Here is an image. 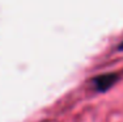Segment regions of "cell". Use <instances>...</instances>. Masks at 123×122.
Returning <instances> with one entry per match:
<instances>
[{
  "label": "cell",
  "mask_w": 123,
  "mask_h": 122,
  "mask_svg": "<svg viewBox=\"0 0 123 122\" xmlns=\"http://www.w3.org/2000/svg\"><path fill=\"white\" fill-rule=\"evenodd\" d=\"M117 79H118V75L113 74V72H110V74H102V75H98V76L93 77L92 84L97 92H105L110 87H113L115 84Z\"/></svg>",
  "instance_id": "cell-1"
},
{
  "label": "cell",
  "mask_w": 123,
  "mask_h": 122,
  "mask_svg": "<svg viewBox=\"0 0 123 122\" xmlns=\"http://www.w3.org/2000/svg\"><path fill=\"white\" fill-rule=\"evenodd\" d=\"M118 50H119V51H123V42H122L121 45L118 46Z\"/></svg>",
  "instance_id": "cell-2"
}]
</instances>
